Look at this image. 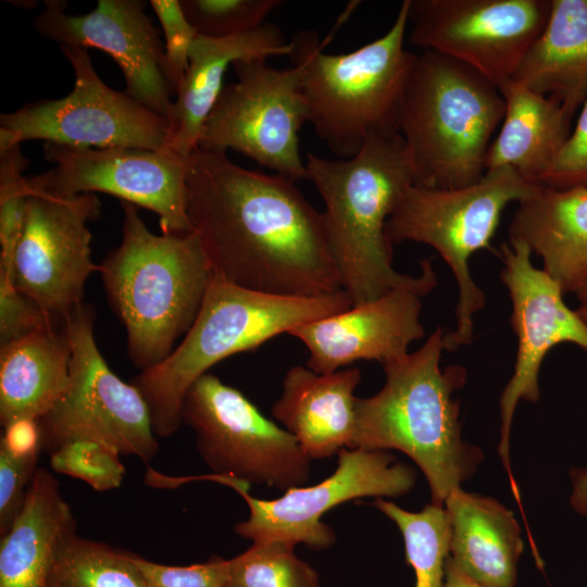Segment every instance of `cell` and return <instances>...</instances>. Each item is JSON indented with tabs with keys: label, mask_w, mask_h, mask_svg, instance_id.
<instances>
[{
	"label": "cell",
	"mask_w": 587,
	"mask_h": 587,
	"mask_svg": "<svg viewBox=\"0 0 587 587\" xmlns=\"http://www.w3.org/2000/svg\"><path fill=\"white\" fill-rule=\"evenodd\" d=\"M60 48L74 72L72 91L1 114L0 150L32 139L86 148L168 149L167 118L105 85L87 49Z\"/></svg>",
	"instance_id": "obj_12"
},
{
	"label": "cell",
	"mask_w": 587,
	"mask_h": 587,
	"mask_svg": "<svg viewBox=\"0 0 587 587\" xmlns=\"http://www.w3.org/2000/svg\"><path fill=\"white\" fill-rule=\"evenodd\" d=\"M164 34L163 75L176 96L189 64V51L198 33L187 20L179 0H151Z\"/></svg>",
	"instance_id": "obj_34"
},
{
	"label": "cell",
	"mask_w": 587,
	"mask_h": 587,
	"mask_svg": "<svg viewBox=\"0 0 587 587\" xmlns=\"http://www.w3.org/2000/svg\"><path fill=\"white\" fill-rule=\"evenodd\" d=\"M351 307L344 289L317 297L275 296L213 276L182 341L163 362L130 382L148 404L154 434L165 438L180 428L187 390L216 363Z\"/></svg>",
	"instance_id": "obj_5"
},
{
	"label": "cell",
	"mask_w": 587,
	"mask_h": 587,
	"mask_svg": "<svg viewBox=\"0 0 587 587\" xmlns=\"http://www.w3.org/2000/svg\"><path fill=\"white\" fill-rule=\"evenodd\" d=\"M49 455L54 472L78 478L96 491L118 488L124 479L125 467L120 460L121 454L96 440H72Z\"/></svg>",
	"instance_id": "obj_33"
},
{
	"label": "cell",
	"mask_w": 587,
	"mask_h": 587,
	"mask_svg": "<svg viewBox=\"0 0 587 587\" xmlns=\"http://www.w3.org/2000/svg\"><path fill=\"white\" fill-rule=\"evenodd\" d=\"M95 193L59 197L30 187L22 236L9 272L0 271L57 322L83 302L90 274V221L100 216Z\"/></svg>",
	"instance_id": "obj_15"
},
{
	"label": "cell",
	"mask_w": 587,
	"mask_h": 587,
	"mask_svg": "<svg viewBox=\"0 0 587 587\" xmlns=\"http://www.w3.org/2000/svg\"><path fill=\"white\" fill-rule=\"evenodd\" d=\"M237 80L222 89L199 141L205 151L234 150L294 182L305 179L299 132L309 123L302 67L265 59L233 63Z\"/></svg>",
	"instance_id": "obj_11"
},
{
	"label": "cell",
	"mask_w": 587,
	"mask_h": 587,
	"mask_svg": "<svg viewBox=\"0 0 587 587\" xmlns=\"http://www.w3.org/2000/svg\"><path fill=\"white\" fill-rule=\"evenodd\" d=\"M415 480V471L387 451L345 448L334 473L316 485L290 488L273 500L252 497L250 488L236 490L247 502L249 517L234 530L253 542L280 540L324 550L336 541L334 530L322 522L326 512L354 499L404 496Z\"/></svg>",
	"instance_id": "obj_16"
},
{
	"label": "cell",
	"mask_w": 587,
	"mask_h": 587,
	"mask_svg": "<svg viewBox=\"0 0 587 587\" xmlns=\"http://www.w3.org/2000/svg\"><path fill=\"white\" fill-rule=\"evenodd\" d=\"M532 251L522 240L502 243L499 257L501 280L511 304V326L517 338L513 374L499 401L500 441L498 453L516 492L510 469V432L520 400H539V372L545 357L555 346L571 342L587 352V325L564 302V291L557 279L532 262Z\"/></svg>",
	"instance_id": "obj_17"
},
{
	"label": "cell",
	"mask_w": 587,
	"mask_h": 587,
	"mask_svg": "<svg viewBox=\"0 0 587 587\" xmlns=\"http://www.w3.org/2000/svg\"><path fill=\"white\" fill-rule=\"evenodd\" d=\"M445 334L437 327L416 351L383 365L382 389L357 397L349 446L407 454L426 477L437 505H444L484 459L478 447L462 438L454 392L464 386L467 373L461 365L440 367Z\"/></svg>",
	"instance_id": "obj_2"
},
{
	"label": "cell",
	"mask_w": 587,
	"mask_h": 587,
	"mask_svg": "<svg viewBox=\"0 0 587 587\" xmlns=\"http://www.w3.org/2000/svg\"><path fill=\"white\" fill-rule=\"evenodd\" d=\"M198 35L222 38L257 29L265 24L279 0H179Z\"/></svg>",
	"instance_id": "obj_32"
},
{
	"label": "cell",
	"mask_w": 587,
	"mask_h": 587,
	"mask_svg": "<svg viewBox=\"0 0 587 587\" xmlns=\"http://www.w3.org/2000/svg\"><path fill=\"white\" fill-rule=\"evenodd\" d=\"M570 477L572 482L571 507L576 513L587 515V469H572Z\"/></svg>",
	"instance_id": "obj_39"
},
{
	"label": "cell",
	"mask_w": 587,
	"mask_h": 587,
	"mask_svg": "<svg viewBox=\"0 0 587 587\" xmlns=\"http://www.w3.org/2000/svg\"><path fill=\"white\" fill-rule=\"evenodd\" d=\"M508 230L541 259L564 295L587 285V187L541 186L519 203Z\"/></svg>",
	"instance_id": "obj_23"
},
{
	"label": "cell",
	"mask_w": 587,
	"mask_h": 587,
	"mask_svg": "<svg viewBox=\"0 0 587 587\" xmlns=\"http://www.w3.org/2000/svg\"><path fill=\"white\" fill-rule=\"evenodd\" d=\"M53 323L58 322L0 273V348Z\"/></svg>",
	"instance_id": "obj_37"
},
{
	"label": "cell",
	"mask_w": 587,
	"mask_h": 587,
	"mask_svg": "<svg viewBox=\"0 0 587 587\" xmlns=\"http://www.w3.org/2000/svg\"><path fill=\"white\" fill-rule=\"evenodd\" d=\"M374 505L402 534L405 560L414 571V587H444L451 535L445 507L430 502L423 510L412 512L383 498H376Z\"/></svg>",
	"instance_id": "obj_28"
},
{
	"label": "cell",
	"mask_w": 587,
	"mask_h": 587,
	"mask_svg": "<svg viewBox=\"0 0 587 587\" xmlns=\"http://www.w3.org/2000/svg\"><path fill=\"white\" fill-rule=\"evenodd\" d=\"M358 367L316 373L308 366L290 367L272 416L296 437L311 460H322L349 448L355 423L354 390Z\"/></svg>",
	"instance_id": "obj_21"
},
{
	"label": "cell",
	"mask_w": 587,
	"mask_h": 587,
	"mask_svg": "<svg viewBox=\"0 0 587 587\" xmlns=\"http://www.w3.org/2000/svg\"><path fill=\"white\" fill-rule=\"evenodd\" d=\"M76 521L58 479L38 467L24 503L0 539V587H49L58 555Z\"/></svg>",
	"instance_id": "obj_22"
},
{
	"label": "cell",
	"mask_w": 587,
	"mask_h": 587,
	"mask_svg": "<svg viewBox=\"0 0 587 587\" xmlns=\"http://www.w3.org/2000/svg\"><path fill=\"white\" fill-rule=\"evenodd\" d=\"M180 414L214 474L284 492L308 483L311 459L296 437L217 376L205 373L190 386Z\"/></svg>",
	"instance_id": "obj_10"
},
{
	"label": "cell",
	"mask_w": 587,
	"mask_h": 587,
	"mask_svg": "<svg viewBox=\"0 0 587 587\" xmlns=\"http://www.w3.org/2000/svg\"><path fill=\"white\" fill-rule=\"evenodd\" d=\"M512 79L555 100L572 118L587 99V0H551L547 24Z\"/></svg>",
	"instance_id": "obj_27"
},
{
	"label": "cell",
	"mask_w": 587,
	"mask_h": 587,
	"mask_svg": "<svg viewBox=\"0 0 587 587\" xmlns=\"http://www.w3.org/2000/svg\"><path fill=\"white\" fill-rule=\"evenodd\" d=\"M58 323L0 348L2 427L21 419L39 421L65 394L72 352Z\"/></svg>",
	"instance_id": "obj_26"
},
{
	"label": "cell",
	"mask_w": 587,
	"mask_h": 587,
	"mask_svg": "<svg viewBox=\"0 0 587 587\" xmlns=\"http://www.w3.org/2000/svg\"><path fill=\"white\" fill-rule=\"evenodd\" d=\"M121 243L99 265L108 300L126 330L133 364L163 362L192 326L213 272L195 232L155 235L121 201Z\"/></svg>",
	"instance_id": "obj_4"
},
{
	"label": "cell",
	"mask_w": 587,
	"mask_h": 587,
	"mask_svg": "<svg viewBox=\"0 0 587 587\" xmlns=\"http://www.w3.org/2000/svg\"><path fill=\"white\" fill-rule=\"evenodd\" d=\"M147 587H226L228 560L212 555L204 563L186 566L160 564L132 553Z\"/></svg>",
	"instance_id": "obj_35"
},
{
	"label": "cell",
	"mask_w": 587,
	"mask_h": 587,
	"mask_svg": "<svg viewBox=\"0 0 587 587\" xmlns=\"http://www.w3.org/2000/svg\"><path fill=\"white\" fill-rule=\"evenodd\" d=\"M408 0L390 28L354 51L323 52L311 33L291 41L302 67L309 123L338 159L355 155L373 135L399 134L401 101L416 54L404 47Z\"/></svg>",
	"instance_id": "obj_7"
},
{
	"label": "cell",
	"mask_w": 587,
	"mask_h": 587,
	"mask_svg": "<svg viewBox=\"0 0 587 587\" xmlns=\"http://www.w3.org/2000/svg\"><path fill=\"white\" fill-rule=\"evenodd\" d=\"M541 186L511 167L487 170L476 183L460 188L413 185L390 215L386 233L391 243L412 241L434 248L451 270L458 286L454 329L445 334V351L454 352L474 337V315L486 303L484 290L470 272V260L489 249L503 210L522 202Z\"/></svg>",
	"instance_id": "obj_8"
},
{
	"label": "cell",
	"mask_w": 587,
	"mask_h": 587,
	"mask_svg": "<svg viewBox=\"0 0 587 587\" xmlns=\"http://www.w3.org/2000/svg\"><path fill=\"white\" fill-rule=\"evenodd\" d=\"M437 285L432 259L421 261L417 279L383 296L291 329L308 349L307 366L332 373L360 360L382 365L408 353L424 337L422 297Z\"/></svg>",
	"instance_id": "obj_18"
},
{
	"label": "cell",
	"mask_w": 587,
	"mask_h": 587,
	"mask_svg": "<svg viewBox=\"0 0 587 587\" xmlns=\"http://www.w3.org/2000/svg\"><path fill=\"white\" fill-rule=\"evenodd\" d=\"M305 179L324 202L321 212L329 252L341 288L352 305L414 283L392 265L387 222L415 185L413 167L400 134L373 135L349 159L305 154Z\"/></svg>",
	"instance_id": "obj_3"
},
{
	"label": "cell",
	"mask_w": 587,
	"mask_h": 587,
	"mask_svg": "<svg viewBox=\"0 0 587 587\" xmlns=\"http://www.w3.org/2000/svg\"><path fill=\"white\" fill-rule=\"evenodd\" d=\"M41 450L14 451L0 445V534L18 514L29 485L38 470Z\"/></svg>",
	"instance_id": "obj_36"
},
{
	"label": "cell",
	"mask_w": 587,
	"mask_h": 587,
	"mask_svg": "<svg viewBox=\"0 0 587 587\" xmlns=\"http://www.w3.org/2000/svg\"><path fill=\"white\" fill-rule=\"evenodd\" d=\"M498 89L504 100V115L488 149L486 171L511 167L524 179L541 186L571 134V117L555 100L514 79Z\"/></svg>",
	"instance_id": "obj_25"
},
{
	"label": "cell",
	"mask_w": 587,
	"mask_h": 587,
	"mask_svg": "<svg viewBox=\"0 0 587 587\" xmlns=\"http://www.w3.org/2000/svg\"><path fill=\"white\" fill-rule=\"evenodd\" d=\"M540 185L553 189L587 187V99L574 130Z\"/></svg>",
	"instance_id": "obj_38"
},
{
	"label": "cell",
	"mask_w": 587,
	"mask_h": 587,
	"mask_svg": "<svg viewBox=\"0 0 587 587\" xmlns=\"http://www.w3.org/2000/svg\"><path fill=\"white\" fill-rule=\"evenodd\" d=\"M186 186L187 215L215 277L275 296L342 289L322 215L294 180L197 148L188 159Z\"/></svg>",
	"instance_id": "obj_1"
},
{
	"label": "cell",
	"mask_w": 587,
	"mask_h": 587,
	"mask_svg": "<svg viewBox=\"0 0 587 587\" xmlns=\"http://www.w3.org/2000/svg\"><path fill=\"white\" fill-rule=\"evenodd\" d=\"M292 43L282 30L265 23L234 36L213 38L197 35L184 82L173 101L167 121V148L189 158L199 147L203 125L224 88L226 70L236 61L291 55Z\"/></svg>",
	"instance_id": "obj_20"
},
{
	"label": "cell",
	"mask_w": 587,
	"mask_h": 587,
	"mask_svg": "<svg viewBox=\"0 0 587 587\" xmlns=\"http://www.w3.org/2000/svg\"><path fill=\"white\" fill-rule=\"evenodd\" d=\"M280 540L257 541L228 560L226 587H322L316 570Z\"/></svg>",
	"instance_id": "obj_30"
},
{
	"label": "cell",
	"mask_w": 587,
	"mask_h": 587,
	"mask_svg": "<svg viewBox=\"0 0 587 587\" xmlns=\"http://www.w3.org/2000/svg\"><path fill=\"white\" fill-rule=\"evenodd\" d=\"M95 309L82 303L63 321L71 346L70 382L53 409L40 419L42 450L90 439L148 463L159 450L150 411L140 391L123 382L99 351Z\"/></svg>",
	"instance_id": "obj_9"
},
{
	"label": "cell",
	"mask_w": 587,
	"mask_h": 587,
	"mask_svg": "<svg viewBox=\"0 0 587 587\" xmlns=\"http://www.w3.org/2000/svg\"><path fill=\"white\" fill-rule=\"evenodd\" d=\"M28 164L21 145L0 150V271L9 272L25 225L28 178L23 172Z\"/></svg>",
	"instance_id": "obj_31"
},
{
	"label": "cell",
	"mask_w": 587,
	"mask_h": 587,
	"mask_svg": "<svg viewBox=\"0 0 587 587\" xmlns=\"http://www.w3.org/2000/svg\"><path fill=\"white\" fill-rule=\"evenodd\" d=\"M444 587H486L464 573L450 558L445 564Z\"/></svg>",
	"instance_id": "obj_40"
},
{
	"label": "cell",
	"mask_w": 587,
	"mask_h": 587,
	"mask_svg": "<svg viewBox=\"0 0 587 587\" xmlns=\"http://www.w3.org/2000/svg\"><path fill=\"white\" fill-rule=\"evenodd\" d=\"M49 587H147L132 552L72 536L53 565Z\"/></svg>",
	"instance_id": "obj_29"
},
{
	"label": "cell",
	"mask_w": 587,
	"mask_h": 587,
	"mask_svg": "<svg viewBox=\"0 0 587 587\" xmlns=\"http://www.w3.org/2000/svg\"><path fill=\"white\" fill-rule=\"evenodd\" d=\"M64 1H46L35 16L37 33L60 47L96 48L120 66L132 98L167 118L173 101L163 75L164 43L140 0H99L95 10L64 13Z\"/></svg>",
	"instance_id": "obj_19"
},
{
	"label": "cell",
	"mask_w": 587,
	"mask_h": 587,
	"mask_svg": "<svg viewBox=\"0 0 587 587\" xmlns=\"http://www.w3.org/2000/svg\"><path fill=\"white\" fill-rule=\"evenodd\" d=\"M578 307L576 308V313L587 325V285L584 286L579 291L576 292Z\"/></svg>",
	"instance_id": "obj_41"
},
{
	"label": "cell",
	"mask_w": 587,
	"mask_h": 587,
	"mask_svg": "<svg viewBox=\"0 0 587 587\" xmlns=\"http://www.w3.org/2000/svg\"><path fill=\"white\" fill-rule=\"evenodd\" d=\"M550 9L551 0H408L409 40L499 88L514 76Z\"/></svg>",
	"instance_id": "obj_14"
},
{
	"label": "cell",
	"mask_w": 587,
	"mask_h": 587,
	"mask_svg": "<svg viewBox=\"0 0 587 587\" xmlns=\"http://www.w3.org/2000/svg\"><path fill=\"white\" fill-rule=\"evenodd\" d=\"M503 115L500 90L478 72L436 51L416 55L399 117L415 185L445 189L478 182Z\"/></svg>",
	"instance_id": "obj_6"
},
{
	"label": "cell",
	"mask_w": 587,
	"mask_h": 587,
	"mask_svg": "<svg viewBox=\"0 0 587 587\" xmlns=\"http://www.w3.org/2000/svg\"><path fill=\"white\" fill-rule=\"evenodd\" d=\"M450 524V558L486 587H515L523 552L514 514L498 500L454 489L444 504Z\"/></svg>",
	"instance_id": "obj_24"
},
{
	"label": "cell",
	"mask_w": 587,
	"mask_h": 587,
	"mask_svg": "<svg viewBox=\"0 0 587 587\" xmlns=\"http://www.w3.org/2000/svg\"><path fill=\"white\" fill-rule=\"evenodd\" d=\"M53 167L28 178L59 197L103 192L154 212L162 234L191 233L186 210L188 159L170 149L86 148L45 142Z\"/></svg>",
	"instance_id": "obj_13"
}]
</instances>
